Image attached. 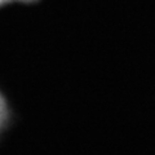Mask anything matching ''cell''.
I'll return each mask as SVG.
<instances>
[{
  "label": "cell",
  "mask_w": 155,
  "mask_h": 155,
  "mask_svg": "<svg viewBox=\"0 0 155 155\" xmlns=\"http://www.w3.org/2000/svg\"><path fill=\"white\" fill-rule=\"evenodd\" d=\"M5 119H7V106H5V102H4L3 97L0 96V128L3 127Z\"/></svg>",
  "instance_id": "obj_1"
},
{
  "label": "cell",
  "mask_w": 155,
  "mask_h": 155,
  "mask_svg": "<svg viewBox=\"0 0 155 155\" xmlns=\"http://www.w3.org/2000/svg\"><path fill=\"white\" fill-rule=\"evenodd\" d=\"M11 2H34V0H0V5L5 3H11Z\"/></svg>",
  "instance_id": "obj_2"
}]
</instances>
